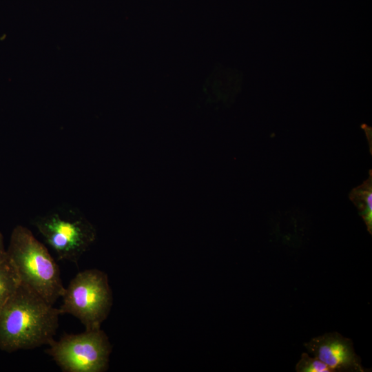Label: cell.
Listing matches in <instances>:
<instances>
[{"mask_svg": "<svg viewBox=\"0 0 372 372\" xmlns=\"http://www.w3.org/2000/svg\"><path fill=\"white\" fill-rule=\"evenodd\" d=\"M21 285L17 270L8 258L0 263V309Z\"/></svg>", "mask_w": 372, "mask_h": 372, "instance_id": "8", "label": "cell"}, {"mask_svg": "<svg viewBox=\"0 0 372 372\" xmlns=\"http://www.w3.org/2000/svg\"><path fill=\"white\" fill-rule=\"evenodd\" d=\"M8 259L7 249L4 246L3 236L0 232V263Z\"/></svg>", "mask_w": 372, "mask_h": 372, "instance_id": "10", "label": "cell"}, {"mask_svg": "<svg viewBox=\"0 0 372 372\" xmlns=\"http://www.w3.org/2000/svg\"><path fill=\"white\" fill-rule=\"evenodd\" d=\"M60 315L59 308L21 284L0 309V349L12 353L48 345Z\"/></svg>", "mask_w": 372, "mask_h": 372, "instance_id": "1", "label": "cell"}, {"mask_svg": "<svg viewBox=\"0 0 372 372\" xmlns=\"http://www.w3.org/2000/svg\"><path fill=\"white\" fill-rule=\"evenodd\" d=\"M7 253L21 284L54 305L65 287L59 266L47 248L30 229L17 225L12 231Z\"/></svg>", "mask_w": 372, "mask_h": 372, "instance_id": "2", "label": "cell"}, {"mask_svg": "<svg viewBox=\"0 0 372 372\" xmlns=\"http://www.w3.org/2000/svg\"><path fill=\"white\" fill-rule=\"evenodd\" d=\"M297 372H334L325 363L317 358H311L303 353L296 365Z\"/></svg>", "mask_w": 372, "mask_h": 372, "instance_id": "9", "label": "cell"}, {"mask_svg": "<svg viewBox=\"0 0 372 372\" xmlns=\"http://www.w3.org/2000/svg\"><path fill=\"white\" fill-rule=\"evenodd\" d=\"M34 226L59 260L77 263L96 239V229L83 216L72 211H52L37 217Z\"/></svg>", "mask_w": 372, "mask_h": 372, "instance_id": "5", "label": "cell"}, {"mask_svg": "<svg viewBox=\"0 0 372 372\" xmlns=\"http://www.w3.org/2000/svg\"><path fill=\"white\" fill-rule=\"evenodd\" d=\"M59 308L61 314L78 318L85 330L101 329L112 305V293L107 274L99 269L79 272L65 287Z\"/></svg>", "mask_w": 372, "mask_h": 372, "instance_id": "3", "label": "cell"}, {"mask_svg": "<svg viewBox=\"0 0 372 372\" xmlns=\"http://www.w3.org/2000/svg\"><path fill=\"white\" fill-rule=\"evenodd\" d=\"M350 198L357 206L362 217L368 231H372V187L371 174L369 178L361 185L353 189L350 194Z\"/></svg>", "mask_w": 372, "mask_h": 372, "instance_id": "7", "label": "cell"}, {"mask_svg": "<svg viewBox=\"0 0 372 372\" xmlns=\"http://www.w3.org/2000/svg\"><path fill=\"white\" fill-rule=\"evenodd\" d=\"M316 358L334 372H364L360 357L355 353L353 342L338 332L316 336L304 344Z\"/></svg>", "mask_w": 372, "mask_h": 372, "instance_id": "6", "label": "cell"}, {"mask_svg": "<svg viewBox=\"0 0 372 372\" xmlns=\"http://www.w3.org/2000/svg\"><path fill=\"white\" fill-rule=\"evenodd\" d=\"M48 346L46 352L64 372H103L108 368L112 346L101 329L65 334Z\"/></svg>", "mask_w": 372, "mask_h": 372, "instance_id": "4", "label": "cell"}]
</instances>
